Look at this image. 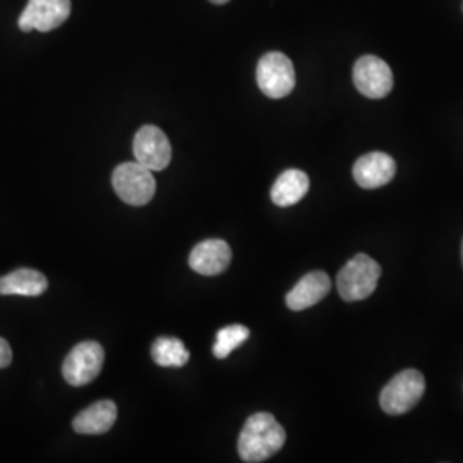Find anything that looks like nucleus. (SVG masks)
Masks as SVG:
<instances>
[{"label": "nucleus", "instance_id": "nucleus-9", "mask_svg": "<svg viewBox=\"0 0 463 463\" xmlns=\"http://www.w3.org/2000/svg\"><path fill=\"white\" fill-rule=\"evenodd\" d=\"M136 162L151 172L165 170L172 160V146L166 134L156 126H143L134 136Z\"/></svg>", "mask_w": 463, "mask_h": 463}, {"label": "nucleus", "instance_id": "nucleus-2", "mask_svg": "<svg viewBox=\"0 0 463 463\" xmlns=\"http://www.w3.org/2000/svg\"><path fill=\"white\" fill-rule=\"evenodd\" d=\"M381 279V266L367 254L354 256L336 277L340 298L357 302L373 296Z\"/></svg>", "mask_w": 463, "mask_h": 463}, {"label": "nucleus", "instance_id": "nucleus-19", "mask_svg": "<svg viewBox=\"0 0 463 463\" xmlns=\"http://www.w3.org/2000/svg\"><path fill=\"white\" fill-rule=\"evenodd\" d=\"M212 4H216V5H223V4H227V2H231V0H210Z\"/></svg>", "mask_w": 463, "mask_h": 463}, {"label": "nucleus", "instance_id": "nucleus-8", "mask_svg": "<svg viewBox=\"0 0 463 463\" xmlns=\"http://www.w3.org/2000/svg\"><path fill=\"white\" fill-rule=\"evenodd\" d=\"M354 84L367 99H380L393 90V74L390 66L376 55H364L354 66Z\"/></svg>", "mask_w": 463, "mask_h": 463}, {"label": "nucleus", "instance_id": "nucleus-3", "mask_svg": "<svg viewBox=\"0 0 463 463\" xmlns=\"http://www.w3.org/2000/svg\"><path fill=\"white\" fill-rule=\"evenodd\" d=\"M426 380L417 369H405L383 388L381 409L388 415L407 414L424 397Z\"/></svg>", "mask_w": 463, "mask_h": 463}, {"label": "nucleus", "instance_id": "nucleus-15", "mask_svg": "<svg viewBox=\"0 0 463 463\" xmlns=\"http://www.w3.org/2000/svg\"><path fill=\"white\" fill-rule=\"evenodd\" d=\"M309 191V177L306 172L290 168L285 170L271 187V201L280 206H294L304 198Z\"/></svg>", "mask_w": 463, "mask_h": 463}, {"label": "nucleus", "instance_id": "nucleus-6", "mask_svg": "<svg viewBox=\"0 0 463 463\" xmlns=\"http://www.w3.org/2000/svg\"><path fill=\"white\" fill-rule=\"evenodd\" d=\"M105 361V352L99 342H81L69 352L62 364L64 380L71 386H84L99 378Z\"/></svg>", "mask_w": 463, "mask_h": 463}, {"label": "nucleus", "instance_id": "nucleus-18", "mask_svg": "<svg viewBox=\"0 0 463 463\" xmlns=\"http://www.w3.org/2000/svg\"><path fill=\"white\" fill-rule=\"evenodd\" d=\"M11 363H13V350H11V345L7 344V340L0 338V369L9 367Z\"/></svg>", "mask_w": 463, "mask_h": 463}, {"label": "nucleus", "instance_id": "nucleus-12", "mask_svg": "<svg viewBox=\"0 0 463 463\" xmlns=\"http://www.w3.org/2000/svg\"><path fill=\"white\" fill-rule=\"evenodd\" d=\"M330 290V277L325 271H311L304 275L298 285L287 294L285 302L292 311H304L326 298Z\"/></svg>", "mask_w": 463, "mask_h": 463}, {"label": "nucleus", "instance_id": "nucleus-20", "mask_svg": "<svg viewBox=\"0 0 463 463\" xmlns=\"http://www.w3.org/2000/svg\"><path fill=\"white\" fill-rule=\"evenodd\" d=\"M462 260H463V242H462Z\"/></svg>", "mask_w": 463, "mask_h": 463}, {"label": "nucleus", "instance_id": "nucleus-1", "mask_svg": "<svg viewBox=\"0 0 463 463\" xmlns=\"http://www.w3.org/2000/svg\"><path fill=\"white\" fill-rule=\"evenodd\" d=\"M287 434L280 422L268 412L250 415L239 434L237 449L244 462H265L285 445Z\"/></svg>", "mask_w": 463, "mask_h": 463}, {"label": "nucleus", "instance_id": "nucleus-13", "mask_svg": "<svg viewBox=\"0 0 463 463\" xmlns=\"http://www.w3.org/2000/svg\"><path fill=\"white\" fill-rule=\"evenodd\" d=\"M47 277L32 268H19L5 277H0V296L38 298L47 292Z\"/></svg>", "mask_w": 463, "mask_h": 463}, {"label": "nucleus", "instance_id": "nucleus-16", "mask_svg": "<svg viewBox=\"0 0 463 463\" xmlns=\"http://www.w3.org/2000/svg\"><path fill=\"white\" fill-rule=\"evenodd\" d=\"M151 357L162 367H183L189 361V350L179 338L160 336L151 347Z\"/></svg>", "mask_w": 463, "mask_h": 463}, {"label": "nucleus", "instance_id": "nucleus-4", "mask_svg": "<svg viewBox=\"0 0 463 463\" xmlns=\"http://www.w3.org/2000/svg\"><path fill=\"white\" fill-rule=\"evenodd\" d=\"M117 196L131 206H145L155 196L156 183L153 172L137 162L120 164L112 174Z\"/></svg>", "mask_w": 463, "mask_h": 463}, {"label": "nucleus", "instance_id": "nucleus-11", "mask_svg": "<svg viewBox=\"0 0 463 463\" xmlns=\"http://www.w3.org/2000/svg\"><path fill=\"white\" fill-rule=\"evenodd\" d=\"M232 261L231 246L222 239H208L191 250L189 266L204 277L223 273Z\"/></svg>", "mask_w": 463, "mask_h": 463}, {"label": "nucleus", "instance_id": "nucleus-17", "mask_svg": "<svg viewBox=\"0 0 463 463\" xmlns=\"http://www.w3.org/2000/svg\"><path fill=\"white\" fill-rule=\"evenodd\" d=\"M249 338V328L244 325H231L216 333L213 355L216 359H227L232 352L241 347Z\"/></svg>", "mask_w": 463, "mask_h": 463}, {"label": "nucleus", "instance_id": "nucleus-5", "mask_svg": "<svg viewBox=\"0 0 463 463\" xmlns=\"http://www.w3.org/2000/svg\"><path fill=\"white\" fill-rule=\"evenodd\" d=\"M256 80L268 99H285L296 88V69L285 53L269 52L258 62Z\"/></svg>", "mask_w": 463, "mask_h": 463}, {"label": "nucleus", "instance_id": "nucleus-7", "mask_svg": "<svg viewBox=\"0 0 463 463\" xmlns=\"http://www.w3.org/2000/svg\"><path fill=\"white\" fill-rule=\"evenodd\" d=\"M71 16V0H28V5L19 16V30L24 33L52 30L64 24Z\"/></svg>", "mask_w": 463, "mask_h": 463}, {"label": "nucleus", "instance_id": "nucleus-10", "mask_svg": "<svg viewBox=\"0 0 463 463\" xmlns=\"http://www.w3.org/2000/svg\"><path fill=\"white\" fill-rule=\"evenodd\" d=\"M395 174H397L395 160L383 151H373V153L363 155L352 168V175L355 183L359 184L363 189L383 187L392 183Z\"/></svg>", "mask_w": 463, "mask_h": 463}, {"label": "nucleus", "instance_id": "nucleus-14", "mask_svg": "<svg viewBox=\"0 0 463 463\" xmlns=\"http://www.w3.org/2000/svg\"><path fill=\"white\" fill-rule=\"evenodd\" d=\"M117 420V405L112 400H99L74 417L72 428L80 434H103Z\"/></svg>", "mask_w": 463, "mask_h": 463}]
</instances>
